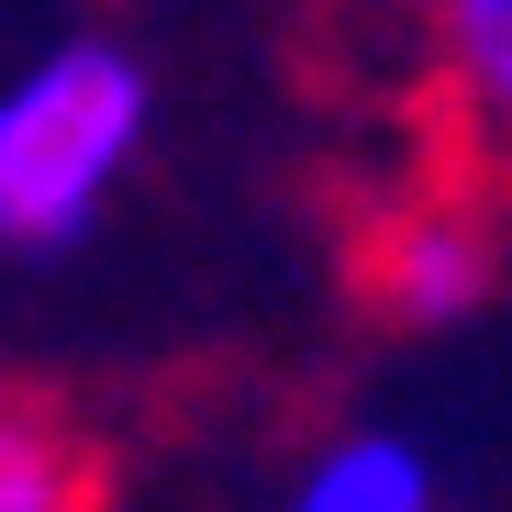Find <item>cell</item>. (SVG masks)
I'll return each mask as SVG.
<instances>
[{"label": "cell", "mask_w": 512, "mask_h": 512, "mask_svg": "<svg viewBox=\"0 0 512 512\" xmlns=\"http://www.w3.org/2000/svg\"><path fill=\"white\" fill-rule=\"evenodd\" d=\"M290 512H446V490L401 435H334L290 479Z\"/></svg>", "instance_id": "5"}, {"label": "cell", "mask_w": 512, "mask_h": 512, "mask_svg": "<svg viewBox=\"0 0 512 512\" xmlns=\"http://www.w3.org/2000/svg\"><path fill=\"white\" fill-rule=\"evenodd\" d=\"M423 45L457 134L512 167V0H423Z\"/></svg>", "instance_id": "3"}, {"label": "cell", "mask_w": 512, "mask_h": 512, "mask_svg": "<svg viewBox=\"0 0 512 512\" xmlns=\"http://www.w3.org/2000/svg\"><path fill=\"white\" fill-rule=\"evenodd\" d=\"M0 512H90V435L34 390H0Z\"/></svg>", "instance_id": "4"}, {"label": "cell", "mask_w": 512, "mask_h": 512, "mask_svg": "<svg viewBox=\"0 0 512 512\" xmlns=\"http://www.w3.org/2000/svg\"><path fill=\"white\" fill-rule=\"evenodd\" d=\"M145 145V56L112 34H78L34 56L0 90V245L56 256L101 223L112 179Z\"/></svg>", "instance_id": "1"}, {"label": "cell", "mask_w": 512, "mask_h": 512, "mask_svg": "<svg viewBox=\"0 0 512 512\" xmlns=\"http://www.w3.org/2000/svg\"><path fill=\"white\" fill-rule=\"evenodd\" d=\"M490 279H501V234H490V212H479L468 190H412V201H390V212L368 223V245H357V290H368L390 323H412V334L468 323V312L490 301Z\"/></svg>", "instance_id": "2"}]
</instances>
